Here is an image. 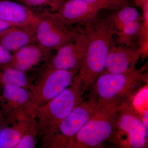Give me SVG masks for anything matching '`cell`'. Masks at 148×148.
Returning <instances> with one entry per match:
<instances>
[{"mask_svg": "<svg viewBox=\"0 0 148 148\" xmlns=\"http://www.w3.org/2000/svg\"><path fill=\"white\" fill-rule=\"evenodd\" d=\"M129 101L98 102V107L95 113L73 137L67 148L117 147V121L122 108Z\"/></svg>", "mask_w": 148, "mask_h": 148, "instance_id": "cell-1", "label": "cell"}, {"mask_svg": "<svg viewBox=\"0 0 148 148\" xmlns=\"http://www.w3.org/2000/svg\"><path fill=\"white\" fill-rule=\"evenodd\" d=\"M86 90L77 73L69 87L38 109L35 118L43 147L47 148L61 122L84 100Z\"/></svg>", "mask_w": 148, "mask_h": 148, "instance_id": "cell-2", "label": "cell"}, {"mask_svg": "<svg viewBox=\"0 0 148 148\" xmlns=\"http://www.w3.org/2000/svg\"><path fill=\"white\" fill-rule=\"evenodd\" d=\"M88 39L86 53L78 74L86 90L103 73L116 32L108 17L96 19L84 27Z\"/></svg>", "mask_w": 148, "mask_h": 148, "instance_id": "cell-3", "label": "cell"}, {"mask_svg": "<svg viewBox=\"0 0 148 148\" xmlns=\"http://www.w3.org/2000/svg\"><path fill=\"white\" fill-rule=\"evenodd\" d=\"M147 79L146 75L136 69L123 73H103L90 87V97L100 103L128 101Z\"/></svg>", "mask_w": 148, "mask_h": 148, "instance_id": "cell-4", "label": "cell"}, {"mask_svg": "<svg viewBox=\"0 0 148 148\" xmlns=\"http://www.w3.org/2000/svg\"><path fill=\"white\" fill-rule=\"evenodd\" d=\"M78 71L56 69L47 65L37 84L29 90L24 112L35 117L38 109L69 87Z\"/></svg>", "mask_w": 148, "mask_h": 148, "instance_id": "cell-5", "label": "cell"}, {"mask_svg": "<svg viewBox=\"0 0 148 148\" xmlns=\"http://www.w3.org/2000/svg\"><path fill=\"white\" fill-rule=\"evenodd\" d=\"M36 13L35 34L36 42L51 50H57L83 29L69 24L57 12Z\"/></svg>", "mask_w": 148, "mask_h": 148, "instance_id": "cell-6", "label": "cell"}, {"mask_svg": "<svg viewBox=\"0 0 148 148\" xmlns=\"http://www.w3.org/2000/svg\"><path fill=\"white\" fill-rule=\"evenodd\" d=\"M148 133L140 117L132 108L131 101L125 103L117 121V147L144 148L147 145Z\"/></svg>", "mask_w": 148, "mask_h": 148, "instance_id": "cell-7", "label": "cell"}, {"mask_svg": "<svg viewBox=\"0 0 148 148\" xmlns=\"http://www.w3.org/2000/svg\"><path fill=\"white\" fill-rule=\"evenodd\" d=\"M98 105V102L90 97L79 104L61 122L47 148H67L73 137L95 113Z\"/></svg>", "mask_w": 148, "mask_h": 148, "instance_id": "cell-8", "label": "cell"}, {"mask_svg": "<svg viewBox=\"0 0 148 148\" xmlns=\"http://www.w3.org/2000/svg\"><path fill=\"white\" fill-rule=\"evenodd\" d=\"M88 39L84 29L71 40L58 49L49 66L56 69L79 70L85 56Z\"/></svg>", "mask_w": 148, "mask_h": 148, "instance_id": "cell-9", "label": "cell"}, {"mask_svg": "<svg viewBox=\"0 0 148 148\" xmlns=\"http://www.w3.org/2000/svg\"><path fill=\"white\" fill-rule=\"evenodd\" d=\"M53 51L38 43H33L12 53L11 61L7 65L27 73L47 66L54 55Z\"/></svg>", "mask_w": 148, "mask_h": 148, "instance_id": "cell-10", "label": "cell"}, {"mask_svg": "<svg viewBox=\"0 0 148 148\" xmlns=\"http://www.w3.org/2000/svg\"><path fill=\"white\" fill-rule=\"evenodd\" d=\"M141 57L138 46L111 45L103 73H123L136 69Z\"/></svg>", "mask_w": 148, "mask_h": 148, "instance_id": "cell-11", "label": "cell"}, {"mask_svg": "<svg viewBox=\"0 0 148 148\" xmlns=\"http://www.w3.org/2000/svg\"><path fill=\"white\" fill-rule=\"evenodd\" d=\"M101 11L82 0H65L56 12L69 24L84 27L96 19Z\"/></svg>", "mask_w": 148, "mask_h": 148, "instance_id": "cell-12", "label": "cell"}, {"mask_svg": "<svg viewBox=\"0 0 148 148\" xmlns=\"http://www.w3.org/2000/svg\"><path fill=\"white\" fill-rule=\"evenodd\" d=\"M0 104L2 112L10 119H16L24 112L29 98V90L15 86H3Z\"/></svg>", "mask_w": 148, "mask_h": 148, "instance_id": "cell-13", "label": "cell"}, {"mask_svg": "<svg viewBox=\"0 0 148 148\" xmlns=\"http://www.w3.org/2000/svg\"><path fill=\"white\" fill-rule=\"evenodd\" d=\"M36 13L16 1L0 0V19L12 26L34 24Z\"/></svg>", "mask_w": 148, "mask_h": 148, "instance_id": "cell-14", "label": "cell"}, {"mask_svg": "<svg viewBox=\"0 0 148 148\" xmlns=\"http://www.w3.org/2000/svg\"><path fill=\"white\" fill-rule=\"evenodd\" d=\"M36 22V21H35ZM35 22L25 26H12L0 34V44L12 53L36 42Z\"/></svg>", "mask_w": 148, "mask_h": 148, "instance_id": "cell-15", "label": "cell"}, {"mask_svg": "<svg viewBox=\"0 0 148 148\" xmlns=\"http://www.w3.org/2000/svg\"><path fill=\"white\" fill-rule=\"evenodd\" d=\"M34 118L27 114H22L12 126L2 129L0 131V148H15Z\"/></svg>", "mask_w": 148, "mask_h": 148, "instance_id": "cell-16", "label": "cell"}, {"mask_svg": "<svg viewBox=\"0 0 148 148\" xmlns=\"http://www.w3.org/2000/svg\"><path fill=\"white\" fill-rule=\"evenodd\" d=\"M0 84L15 86L30 90L33 86L26 73L8 65L0 66Z\"/></svg>", "mask_w": 148, "mask_h": 148, "instance_id": "cell-17", "label": "cell"}, {"mask_svg": "<svg viewBox=\"0 0 148 148\" xmlns=\"http://www.w3.org/2000/svg\"><path fill=\"white\" fill-rule=\"evenodd\" d=\"M114 11L107 17L115 31L116 35L128 23L142 18L138 10L129 5Z\"/></svg>", "mask_w": 148, "mask_h": 148, "instance_id": "cell-18", "label": "cell"}, {"mask_svg": "<svg viewBox=\"0 0 148 148\" xmlns=\"http://www.w3.org/2000/svg\"><path fill=\"white\" fill-rule=\"evenodd\" d=\"M32 10L35 13L45 11L56 12L65 0H14Z\"/></svg>", "mask_w": 148, "mask_h": 148, "instance_id": "cell-19", "label": "cell"}, {"mask_svg": "<svg viewBox=\"0 0 148 148\" xmlns=\"http://www.w3.org/2000/svg\"><path fill=\"white\" fill-rule=\"evenodd\" d=\"M38 128L35 118L30 127L14 148H34L36 145Z\"/></svg>", "mask_w": 148, "mask_h": 148, "instance_id": "cell-20", "label": "cell"}, {"mask_svg": "<svg viewBox=\"0 0 148 148\" xmlns=\"http://www.w3.org/2000/svg\"><path fill=\"white\" fill-rule=\"evenodd\" d=\"M86 2L102 11L116 10H117L129 5L128 0H82Z\"/></svg>", "mask_w": 148, "mask_h": 148, "instance_id": "cell-21", "label": "cell"}, {"mask_svg": "<svg viewBox=\"0 0 148 148\" xmlns=\"http://www.w3.org/2000/svg\"><path fill=\"white\" fill-rule=\"evenodd\" d=\"M12 58V53L0 44V66L8 65Z\"/></svg>", "mask_w": 148, "mask_h": 148, "instance_id": "cell-22", "label": "cell"}, {"mask_svg": "<svg viewBox=\"0 0 148 148\" xmlns=\"http://www.w3.org/2000/svg\"><path fill=\"white\" fill-rule=\"evenodd\" d=\"M148 109H147L141 114L140 118L144 127L145 128L147 132H148Z\"/></svg>", "mask_w": 148, "mask_h": 148, "instance_id": "cell-23", "label": "cell"}, {"mask_svg": "<svg viewBox=\"0 0 148 148\" xmlns=\"http://www.w3.org/2000/svg\"><path fill=\"white\" fill-rule=\"evenodd\" d=\"M12 26L8 23L0 19V34Z\"/></svg>", "mask_w": 148, "mask_h": 148, "instance_id": "cell-24", "label": "cell"}, {"mask_svg": "<svg viewBox=\"0 0 148 148\" xmlns=\"http://www.w3.org/2000/svg\"><path fill=\"white\" fill-rule=\"evenodd\" d=\"M3 120V112L1 110V108H0V125L1 123Z\"/></svg>", "mask_w": 148, "mask_h": 148, "instance_id": "cell-25", "label": "cell"}]
</instances>
